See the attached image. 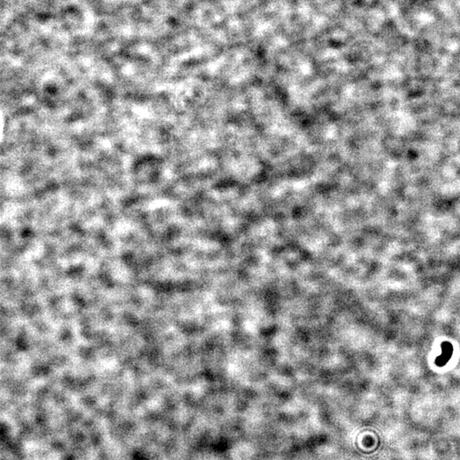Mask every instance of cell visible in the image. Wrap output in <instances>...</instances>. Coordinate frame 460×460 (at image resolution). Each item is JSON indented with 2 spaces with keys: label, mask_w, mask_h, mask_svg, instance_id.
<instances>
[{
  "label": "cell",
  "mask_w": 460,
  "mask_h": 460,
  "mask_svg": "<svg viewBox=\"0 0 460 460\" xmlns=\"http://www.w3.org/2000/svg\"><path fill=\"white\" fill-rule=\"evenodd\" d=\"M452 353H453L452 345L449 343H447V342L442 344V354H441L440 357L437 358V364L440 366V367L444 366L447 363V361L450 359L451 356H452Z\"/></svg>",
  "instance_id": "cell-1"
}]
</instances>
